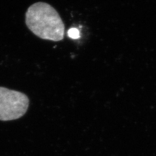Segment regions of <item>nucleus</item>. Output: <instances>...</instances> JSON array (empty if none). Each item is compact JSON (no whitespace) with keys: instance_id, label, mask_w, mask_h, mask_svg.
<instances>
[{"instance_id":"obj_1","label":"nucleus","mask_w":156,"mask_h":156,"mask_svg":"<svg viewBox=\"0 0 156 156\" xmlns=\"http://www.w3.org/2000/svg\"><path fill=\"white\" fill-rule=\"evenodd\" d=\"M27 28L39 38L55 42L64 39L65 26L58 12L50 4L37 2L25 14Z\"/></svg>"},{"instance_id":"obj_2","label":"nucleus","mask_w":156,"mask_h":156,"mask_svg":"<svg viewBox=\"0 0 156 156\" xmlns=\"http://www.w3.org/2000/svg\"><path fill=\"white\" fill-rule=\"evenodd\" d=\"M30 100L22 92L0 87V120L11 121L23 117L28 110Z\"/></svg>"},{"instance_id":"obj_3","label":"nucleus","mask_w":156,"mask_h":156,"mask_svg":"<svg viewBox=\"0 0 156 156\" xmlns=\"http://www.w3.org/2000/svg\"><path fill=\"white\" fill-rule=\"evenodd\" d=\"M68 35L71 38L77 39L79 37V31L76 28H71L68 31Z\"/></svg>"}]
</instances>
